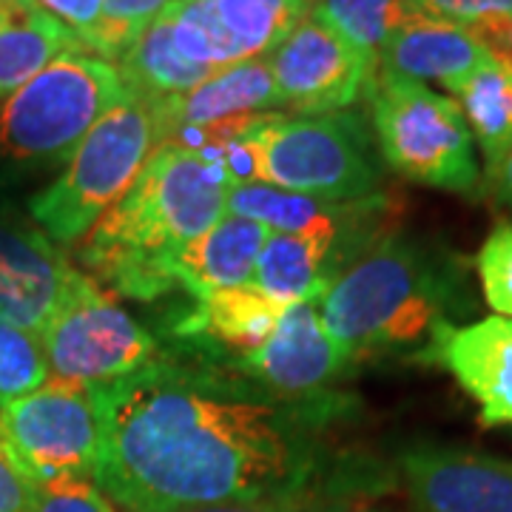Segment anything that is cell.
Segmentation results:
<instances>
[{"label":"cell","instance_id":"1","mask_svg":"<svg viewBox=\"0 0 512 512\" xmlns=\"http://www.w3.org/2000/svg\"><path fill=\"white\" fill-rule=\"evenodd\" d=\"M94 484L123 512H183L296 495L328 481L330 396L293 402L217 356L154 359L92 387Z\"/></svg>","mask_w":512,"mask_h":512},{"label":"cell","instance_id":"36","mask_svg":"<svg viewBox=\"0 0 512 512\" xmlns=\"http://www.w3.org/2000/svg\"><path fill=\"white\" fill-rule=\"evenodd\" d=\"M333 512H384V510H367V507H342V510H333Z\"/></svg>","mask_w":512,"mask_h":512},{"label":"cell","instance_id":"2","mask_svg":"<svg viewBox=\"0 0 512 512\" xmlns=\"http://www.w3.org/2000/svg\"><path fill=\"white\" fill-rule=\"evenodd\" d=\"M225 165L194 148H154L126 194L77 242V259L120 296L154 302L177 288V259L228 214Z\"/></svg>","mask_w":512,"mask_h":512},{"label":"cell","instance_id":"18","mask_svg":"<svg viewBox=\"0 0 512 512\" xmlns=\"http://www.w3.org/2000/svg\"><path fill=\"white\" fill-rule=\"evenodd\" d=\"M288 305L276 302L256 285L222 288L197 299L194 311L177 322V336L200 345L208 356L239 362L262 348L274 336Z\"/></svg>","mask_w":512,"mask_h":512},{"label":"cell","instance_id":"15","mask_svg":"<svg viewBox=\"0 0 512 512\" xmlns=\"http://www.w3.org/2000/svg\"><path fill=\"white\" fill-rule=\"evenodd\" d=\"M421 362L453 373L478 404L481 427H512V319L484 316L439 330Z\"/></svg>","mask_w":512,"mask_h":512},{"label":"cell","instance_id":"17","mask_svg":"<svg viewBox=\"0 0 512 512\" xmlns=\"http://www.w3.org/2000/svg\"><path fill=\"white\" fill-rule=\"evenodd\" d=\"M279 106L271 60L254 57L234 66L217 69L208 80H202L197 89L154 100L157 114V146H165L174 134L185 128L214 126L237 117L268 114V109Z\"/></svg>","mask_w":512,"mask_h":512},{"label":"cell","instance_id":"9","mask_svg":"<svg viewBox=\"0 0 512 512\" xmlns=\"http://www.w3.org/2000/svg\"><path fill=\"white\" fill-rule=\"evenodd\" d=\"M0 447L29 484L94 481L100 416L92 387L49 379L35 393L0 404Z\"/></svg>","mask_w":512,"mask_h":512},{"label":"cell","instance_id":"5","mask_svg":"<svg viewBox=\"0 0 512 512\" xmlns=\"http://www.w3.org/2000/svg\"><path fill=\"white\" fill-rule=\"evenodd\" d=\"M254 183L313 200L353 202L382 191L384 171L359 114H256L242 131Z\"/></svg>","mask_w":512,"mask_h":512},{"label":"cell","instance_id":"4","mask_svg":"<svg viewBox=\"0 0 512 512\" xmlns=\"http://www.w3.org/2000/svg\"><path fill=\"white\" fill-rule=\"evenodd\" d=\"M128 94L120 69L66 52L0 103V200L60 171L74 148Z\"/></svg>","mask_w":512,"mask_h":512},{"label":"cell","instance_id":"34","mask_svg":"<svg viewBox=\"0 0 512 512\" xmlns=\"http://www.w3.org/2000/svg\"><path fill=\"white\" fill-rule=\"evenodd\" d=\"M470 29L490 49V55L512 63V18L487 20V23H478V26H470Z\"/></svg>","mask_w":512,"mask_h":512},{"label":"cell","instance_id":"33","mask_svg":"<svg viewBox=\"0 0 512 512\" xmlns=\"http://www.w3.org/2000/svg\"><path fill=\"white\" fill-rule=\"evenodd\" d=\"M0 512H32V487L0 447Z\"/></svg>","mask_w":512,"mask_h":512},{"label":"cell","instance_id":"35","mask_svg":"<svg viewBox=\"0 0 512 512\" xmlns=\"http://www.w3.org/2000/svg\"><path fill=\"white\" fill-rule=\"evenodd\" d=\"M487 188L493 191L495 200L501 202V205H507L512 211V146L504 154V160L498 163V168L487 174Z\"/></svg>","mask_w":512,"mask_h":512},{"label":"cell","instance_id":"32","mask_svg":"<svg viewBox=\"0 0 512 512\" xmlns=\"http://www.w3.org/2000/svg\"><path fill=\"white\" fill-rule=\"evenodd\" d=\"M35 3L77 37L83 52H89L86 46H89V37L94 35L97 23L103 18L106 0H35Z\"/></svg>","mask_w":512,"mask_h":512},{"label":"cell","instance_id":"26","mask_svg":"<svg viewBox=\"0 0 512 512\" xmlns=\"http://www.w3.org/2000/svg\"><path fill=\"white\" fill-rule=\"evenodd\" d=\"M387 487L379 473H365L356 467L353 473L330 476L328 481L316 484L311 490H302L296 495H276L262 501H245V504H217V507H200V510L183 512H333L342 507H353L356 498L379 495Z\"/></svg>","mask_w":512,"mask_h":512},{"label":"cell","instance_id":"23","mask_svg":"<svg viewBox=\"0 0 512 512\" xmlns=\"http://www.w3.org/2000/svg\"><path fill=\"white\" fill-rule=\"evenodd\" d=\"M117 69H120V77H123L128 92L143 94L148 100L180 97V94L197 89L202 80H208L214 74L205 66L185 60L177 52L168 20L163 15L137 37V43L117 63Z\"/></svg>","mask_w":512,"mask_h":512},{"label":"cell","instance_id":"28","mask_svg":"<svg viewBox=\"0 0 512 512\" xmlns=\"http://www.w3.org/2000/svg\"><path fill=\"white\" fill-rule=\"evenodd\" d=\"M171 0H106L103 18L89 37V55L120 63L154 20L160 18Z\"/></svg>","mask_w":512,"mask_h":512},{"label":"cell","instance_id":"21","mask_svg":"<svg viewBox=\"0 0 512 512\" xmlns=\"http://www.w3.org/2000/svg\"><path fill=\"white\" fill-rule=\"evenodd\" d=\"M66 52L83 46L35 0H0V103Z\"/></svg>","mask_w":512,"mask_h":512},{"label":"cell","instance_id":"22","mask_svg":"<svg viewBox=\"0 0 512 512\" xmlns=\"http://www.w3.org/2000/svg\"><path fill=\"white\" fill-rule=\"evenodd\" d=\"M336 276L339 268L328 242L271 231L256 259L251 285L291 308L296 302H319Z\"/></svg>","mask_w":512,"mask_h":512},{"label":"cell","instance_id":"27","mask_svg":"<svg viewBox=\"0 0 512 512\" xmlns=\"http://www.w3.org/2000/svg\"><path fill=\"white\" fill-rule=\"evenodd\" d=\"M49 379L40 333L0 322V404L35 393Z\"/></svg>","mask_w":512,"mask_h":512},{"label":"cell","instance_id":"10","mask_svg":"<svg viewBox=\"0 0 512 512\" xmlns=\"http://www.w3.org/2000/svg\"><path fill=\"white\" fill-rule=\"evenodd\" d=\"M228 211L262 222L279 234H302L328 242L339 274L353 259L399 231V205L382 191L365 200L328 202L265 183H242L231 185Z\"/></svg>","mask_w":512,"mask_h":512},{"label":"cell","instance_id":"25","mask_svg":"<svg viewBox=\"0 0 512 512\" xmlns=\"http://www.w3.org/2000/svg\"><path fill=\"white\" fill-rule=\"evenodd\" d=\"M308 15L345 37L376 66L390 37L413 20L427 18L407 0H311Z\"/></svg>","mask_w":512,"mask_h":512},{"label":"cell","instance_id":"6","mask_svg":"<svg viewBox=\"0 0 512 512\" xmlns=\"http://www.w3.org/2000/svg\"><path fill=\"white\" fill-rule=\"evenodd\" d=\"M154 148V100L128 92L97 120L55 180L26 200L29 220L55 245H77L131 188Z\"/></svg>","mask_w":512,"mask_h":512},{"label":"cell","instance_id":"30","mask_svg":"<svg viewBox=\"0 0 512 512\" xmlns=\"http://www.w3.org/2000/svg\"><path fill=\"white\" fill-rule=\"evenodd\" d=\"M32 487V512H117L94 481H49Z\"/></svg>","mask_w":512,"mask_h":512},{"label":"cell","instance_id":"7","mask_svg":"<svg viewBox=\"0 0 512 512\" xmlns=\"http://www.w3.org/2000/svg\"><path fill=\"white\" fill-rule=\"evenodd\" d=\"M379 157L410 183L478 197L476 140L458 100L379 69L365 92Z\"/></svg>","mask_w":512,"mask_h":512},{"label":"cell","instance_id":"12","mask_svg":"<svg viewBox=\"0 0 512 512\" xmlns=\"http://www.w3.org/2000/svg\"><path fill=\"white\" fill-rule=\"evenodd\" d=\"M268 60L279 106L296 114H333L348 109L365 97L367 86L379 72L370 57L311 15L299 20V26L276 46Z\"/></svg>","mask_w":512,"mask_h":512},{"label":"cell","instance_id":"31","mask_svg":"<svg viewBox=\"0 0 512 512\" xmlns=\"http://www.w3.org/2000/svg\"><path fill=\"white\" fill-rule=\"evenodd\" d=\"M421 15L450 20L458 26H478L487 20L512 18V0H407Z\"/></svg>","mask_w":512,"mask_h":512},{"label":"cell","instance_id":"14","mask_svg":"<svg viewBox=\"0 0 512 512\" xmlns=\"http://www.w3.org/2000/svg\"><path fill=\"white\" fill-rule=\"evenodd\" d=\"M228 365L282 399L305 402L328 396L330 382L345 373L350 359L325 328L319 302H296L262 348Z\"/></svg>","mask_w":512,"mask_h":512},{"label":"cell","instance_id":"19","mask_svg":"<svg viewBox=\"0 0 512 512\" xmlns=\"http://www.w3.org/2000/svg\"><path fill=\"white\" fill-rule=\"evenodd\" d=\"M490 60V49L470 26L419 18L384 43L379 69L413 77L419 83L436 80L447 92H456L470 74Z\"/></svg>","mask_w":512,"mask_h":512},{"label":"cell","instance_id":"11","mask_svg":"<svg viewBox=\"0 0 512 512\" xmlns=\"http://www.w3.org/2000/svg\"><path fill=\"white\" fill-rule=\"evenodd\" d=\"M311 0H171L168 20L177 52L211 72L268 57L308 15Z\"/></svg>","mask_w":512,"mask_h":512},{"label":"cell","instance_id":"8","mask_svg":"<svg viewBox=\"0 0 512 512\" xmlns=\"http://www.w3.org/2000/svg\"><path fill=\"white\" fill-rule=\"evenodd\" d=\"M57 382L100 387L160 359V342L92 274L69 268L55 311L40 330Z\"/></svg>","mask_w":512,"mask_h":512},{"label":"cell","instance_id":"20","mask_svg":"<svg viewBox=\"0 0 512 512\" xmlns=\"http://www.w3.org/2000/svg\"><path fill=\"white\" fill-rule=\"evenodd\" d=\"M268 237L271 228H265L262 222L228 211L177 259V288H185V293L197 302L222 288L248 285Z\"/></svg>","mask_w":512,"mask_h":512},{"label":"cell","instance_id":"29","mask_svg":"<svg viewBox=\"0 0 512 512\" xmlns=\"http://www.w3.org/2000/svg\"><path fill=\"white\" fill-rule=\"evenodd\" d=\"M476 274L484 302L495 316L512 319V222H495L490 237L476 254Z\"/></svg>","mask_w":512,"mask_h":512},{"label":"cell","instance_id":"3","mask_svg":"<svg viewBox=\"0 0 512 512\" xmlns=\"http://www.w3.org/2000/svg\"><path fill=\"white\" fill-rule=\"evenodd\" d=\"M467 308L456 256L399 231L353 259L319 299V313L350 365L413 353L424 359L441 328Z\"/></svg>","mask_w":512,"mask_h":512},{"label":"cell","instance_id":"13","mask_svg":"<svg viewBox=\"0 0 512 512\" xmlns=\"http://www.w3.org/2000/svg\"><path fill=\"white\" fill-rule=\"evenodd\" d=\"M399 473L421 512H512V461L470 447L419 441Z\"/></svg>","mask_w":512,"mask_h":512},{"label":"cell","instance_id":"24","mask_svg":"<svg viewBox=\"0 0 512 512\" xmlns=\"http://www.w3.org/2000/svg\"><path fill=\"white\" fill-rule=\"evenodd\" d=\"M473 140L484 154L487 174L498 168L512 146V63L493 57L456 92Z\"/></svg>","mask_w":512,"mask_h":512},{"label":"cell","instance_id":"16","mask_svg":"<svg viewBox=\"0 0 512 512\" xmlns=\"http://www.w3.org/2000/svg\"><path fill=\"white\" fill-rule=\"evenodd\" d=\"M72 262L35 222L0 205V322L40 333Z\"/></svg>","mask_w":512,"mask_h":512}]
</instances>
